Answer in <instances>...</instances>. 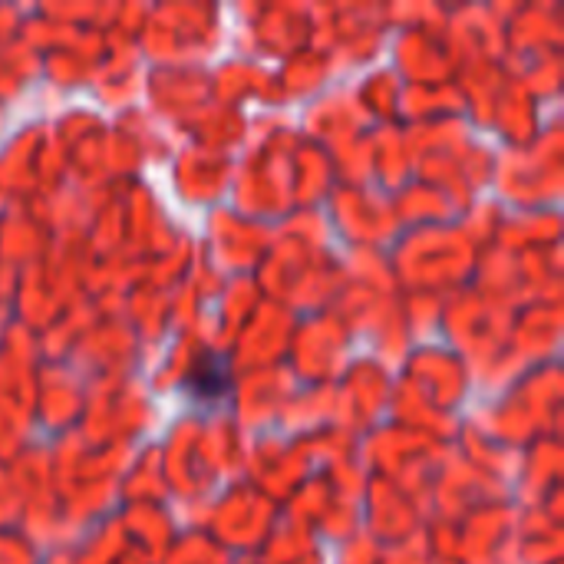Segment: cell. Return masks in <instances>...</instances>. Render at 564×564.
Segmentation results:
<instances>
[{"label": "cell", "instance_id": "obj_1", "mask_svg": "<svg viewBox=\"0 0 564 564\" xmlns=\"http://www.w3.org/2000/svg\"><path fill=\"white\" fill-rule=\"evenodd\" d=\"M188 380H192L195 397H202V400H218V397L225 393V387H228V367L221 364V357L202 354V357L195 360Z\"/></svg>", "mask_w": 564, "mask_h": 564}]
</instances>
